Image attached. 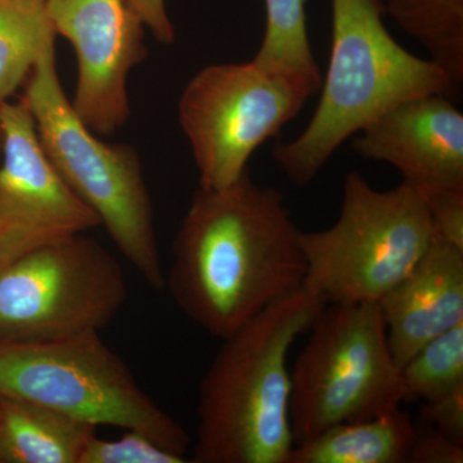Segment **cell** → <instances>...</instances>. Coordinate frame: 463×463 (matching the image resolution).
Returning a JSON list of instances; mask_svg holds the SVG:
<instances>
[{"label":"cell","instance_id":"cell-13","mask_svg":"<svg viewBox=\"0 0 463 463\" xmlns=\"http://www.w3.org/2000/svg\"><path fill=\"white\" fill-rule=\"evenodd\" d=\"M398 367L463 323V251L432 237L421 260L379 301Z\"/></svg>","mask_w":463,"mask_h":463},{"label":"cell","instance_id":"cell-2","mask_svg":"<svg viewBox=\"0 0 463 463\" xmlns=\"http://www.w3.org/2000/svg\"><path fill=\"white\" fill-rule=\"evenodd\" d=\"M327 304L304 288L223 340L200 383L194 463H288V354Z\"/></svg>","mask_w":463,"mask_h":463},{"label":"cell","instance_id":"cell-24","mask_svg":"<svg viewBox=\"0 0 463 463\" xmlns=\"http://www.w3.org/2000/svg\"><path fill=\"white\" fill-rule=\"evenodd\" d=\"M157 42L170 45L175 41L172 21L167 16L165 0H127Z\"/></svg>","mask_w":463,"mask_h":463},{"label":"cell","instance_id":"cell-20","mask_svg":"<svg viewBox=\"0 0 463 463\" xmlns=\"http://www.w3.org/2000/svg\"><path fill=\"white\" fill-rule=\"evenodd\" d=\"M116 440H105L97 434L88 441L80 463H184L175 455L138 431L125 430Z\"/></svg>","mask_w":463,"mask_h":463},{"label":"cell","instance_id":"cell-17","mask_svg":"<svg viewBox=\"0 0 463 463\" xmlns=\"http://www.w3.org/2000/svg\"><path fill=\"white\" fill-rule=\"evenodd\" d=\"M383 11L421 43L453 83H462L463 0H386Z\"/></svg>","mask_w":463,"mask_h":463},{"label":"cell","instance_id":"cell-22","mask_svg":"<svg viewBox=\"0 0 463 463\" xmlns=\"http://www.w3.org/2000/svg\"><path fill=\"white\" fill-rule=\"evenodd\" d=\"M421 420L425 425L463 446V388L425 402Z\"/></svg>","mask_w":463,"mask_h":463},{"label":"cell","instance_id":"cell-15","mask_svg":"<svg viewBox=\"0 0 463 463\" xmlns=\"http://www.w3.org/2000/svg\"><path fill=\"white\" fill-rule=\"evenodd\" d=\"M417 425L401 408L392 412L332 426L297 444L288 463H408Z\"/></svg>","mask_w":463,"mask_h":463},{"label":"cell","instance_id":"cell-23","mask_svg":"<svg viewBox=\"0 0 463 463\" xmlns=\"http://www.w3.org/2000/svg\"><path fill=\"white\" fill-rule=\"evenodd\" d=\"M463 446L425 425L417 428L408 463H462Z\"/></svg>","mask_w":463,"mask_h":463},{"label":"cell","instance_id":"cell-9","mask_svg":"<svg viewBox=\"0 0 463 463\" xmlns=\"http://www.w3.org/2000/svg\"><path fill=\"white\" fill-rule=\"evenodd\" d=\"M127 298L123 268L99 242L56 241L0 269V343L99 332Z\"/></svg>","mask_w":463,"mask_h":463},{"label":"cell","instance_id":"cell-5","mask_svg":"<svg viewBox=\"0 0 463 463\" xmlns=\"http://www.w3.org/2000/svg\"><path fill=\"white\" fill-rule=\"evenodd\" d=\"M432 230L425 200L402 182L389 191L347 174L336 223L298 233L304 288L327 306L379 303L421 260Z\"/></svg>","mask_w":463,"mask_h":463},{"label":"cell","instance_id":"cell-1","mask_svg":"<svg viewBox=\"0 0 463 463\" xmlns=\"http://www.w3.org/2000/svg\"><path fill=\"white\" fill-rule=\"evenodd\" d=\"M282 194L248 172L194 194L173 242L165 288L188 318L224 340L303 288L307 264Z\"/></svg>","mask_w":463,"mask_h":463},{"label":"cell","instance_id":"cell-16","mask_svg":"<svg viewBox=\"0 0 463 463\" xmlns=\"http://www.w3.org/2000/svg\"><path fill=\"white\" fill-rule=\"evenodd\" d=\"M56 36L44 2L0 0V108L26 81Z\"/></svg>","mask_w":463,"mask_h":463},{"label":"cell","instance_id":"cell-4","mask_svg":"<svg viewBox=\"0 0 463 463\" xmlns=\"http://www.w3.org/2000/svg\"><path fill=\"white\" fill-rule=\"evenodd\" d=\"M25 100L43 151L76 196L99 216L118 251L157 291L165 289L154 209L138 151L108 143L76 114L51 45L27 76Z\"/></svg>","mask_w":463,"mask_h":463},{"label":"cell","instance_id":"cell-8","mask_svg":"<svg viewBox=\"0 0 463 463\" xmlns=\"http://www.w3.org/2000/svg\"><path fill=\"white\" fill-rule=\"evenodd\" d=\"M319 88L255 60L200 70L178 102L200 188L222 190L239 181L252 154L294 120Z\"/></svg>","mask_w":463,"mask_h":463},{"label":"cell","instance_id":"cell-14","mask_svg":"<svg viewBox=\"0 0 463 463\" xmlns=\"http://www.w3.org/2000/svg\"><path fill=\"white\" fill-rule=\"evenodd\" d=\"M97 428L44 405L0 397V462L80 463Z\"/></svg>","mask_w":463,"mask_h":463},{"label":"cell","instance_id":"cell-3","mask_svg":"<svg viewBox=\"0 0 463 463\" xmlns=\"http://www.w3.org/2000/svg\"><path fill=\"white\" fill-rule=\"evenodd\" d=\"M332 43L327 75L312 120L297 139L272 155L289 181H315L350 137L405 100L448 94L452 79L431 60L416 57L390 35L381 0H331Z\"/></svg>","mask_w":463,"mask_h":463},{"label":"cell","instance_id":"cell-7","mask_svg":"<svg viewBox=\"0 0 463 463\" xmlns=\"http://www.w3.org/2000/svg\"><path fill=\"white\" fill-rule=\"evenodd\" d=\"M291 373L295 446L332 426L392 412L403 403L401 368L379 303L326 306Z\"/></svg>","mask_w":463,"mask_h":463},{"label":"cell","instance_id":"cell-19","mask_svg":"<svg viewBox=\"0 0 463 463\" xmlns=\"http://www.w3.org/2000/svg\"><path fill=\"white\" fill-rule=\"evenodd\" d=\"M403 402L434 401L463 388V323L429 341L402 367Z\"/></svg>","mask_w":463,"mask_h":463},{"label":"cell","instance_id":"cell-25","mask_svg":"<svg viewBox=\"0 0 463 463\" xmlns=\"http://www.w3.org/2000/svg\"><path fill=\"white\" fill-rule=\"evenodd\" d=\"M35 2H44V0H35Z\"/></svg>","mask_w":463,"mask_h":463},{"label":"cell","instance_id":"cell-21","mask_svg":"<svg viewBox=\"0 0 463 463\" xmlns=\"http://www.w3.org/2000/svg\"><path fill=\"white\" fill-rule=\"evenodd\" d=\"M430 215L432 237L463 251V191L423 197Z\"/></svg>","mask_w":463,"mask_h":463},{"label":"cell","instance_id":"cell-10","mask_svg":"<svg viewBox=\"0 0 463 463\" xmlns=\"http://www.w3.org/2000/svg\"><path fill=\"white\" fill-rule=\"evenodd\" d=\"M0 269L30 252L99 227L43 151L25 100L0 108Z\"/></svg>","mask_w":463,"mask_h":463},{"label":"cell","instance_id":"cell-6","mask_svg":"<svg viewBox=\"0 0 463 463\" xmlns=\"http://www.w3.org/2000/svg\"><path fill=\"white\" fill-rule=\"evenodd\" d=\"M0 397L44 405L94 428L142 432L182 457L190 448L184 429L143 392L99 332L0 343Z\"/></svg>","mask_w":463,"mask_h":463},{"label":"cell","instance_id":"cell-11","mask_svg":"<svg viewBox=\"0 0 463 463\" xmlns=\"http://www.w3.org/2000/svg\"><path fill=\"white\" fill-rule=\"evenodd\" d=\"M44 8L75 51L72 108L94 133L111 136L129 120L128 80L147 57L141 18L127 0H44Z\"/></svg>","mask_w":463,"mask_h":463},{"label":"cell","instance_id":"cell-18","mask_svg":"<svg viewBox=\"0 0 463 463\" xmlns=\"http://www.w3.org/2000/svg\"><path fill=\"white\" fill-rule=\"evenodd\" d=\"M306 5L307 0H265L267 26L254 60L273 71L322 85L321 70L307 36Z\"/></svg>","mask_w":463,"mask_h":463},{"label":"cell","instance_id":"cell-26","mask_svg":"<svg viewBox=\"0 0 463 463\" xmlns=\"http://www.w3.org/2000/svg\"><path fill=\"white\" fill-rule=\"evenodd\" d=\"M0 138H2V137H0Z\"/></svg>","mask_w":463,"mask_h":463},{"label":"cell","instance_id":"cell-12","mask_svg":"<svg viewBox=\"0 0 463 463\" xmlns=\"http://www.w3.org/2000/svg\"><path fill=\"white\" fill-rule=\"evenodd\" d=\"M353 148L397 167L422 197L463 191V115L447 94L405 100L362 130Z\"/></svg>","mask_w":463,"mask_h":463}]
</instances>
